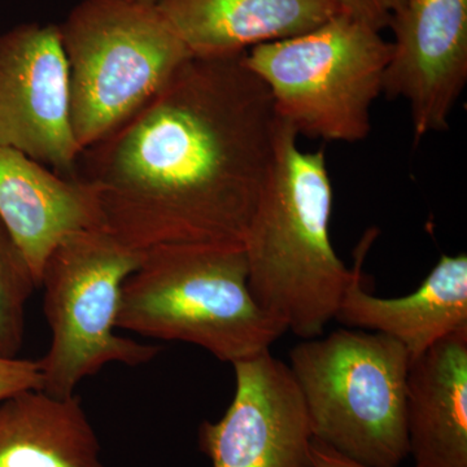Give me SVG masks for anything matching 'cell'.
<instances>
[{"label": "cell", "instance_id": "obj_1", "mask_svg": "<svg viewBox=\"0 0 467 467\" xmlns=\"http://www.w3.org/2000/svg\"><path fill=\"white\" fill-rule=\"evenodd\" d=\"M244 55L187 60L112 133L82 150L101 230L129 250L243 244L275 155L278 116Z\"/></svg>", "mask_w": 467, "mask_h": 467}, {"label": "cell", "instance_id": "obj_2", "mask_svg": "<svg viewBox=\"0 0 467 467\" xmlns=\"http://www.w3.org/2000/svg\"><path fill=\"white\" fill-rule=\"evenodd\" d=\"M278 117L272 171L243 239L252 296L301 339L321 337L355 276L331 243L324 150L306 152Z\"/></svg>", "mask_w": 467, "mask_h": 467}, {"label": "cell", "instance_id": "obj_3", "mask_svg": "<svg viewBox=\"0 0 467 467\" xmlns=\"http://www.w3.org/2000/svg\"><path fill=\"white\" fill-rule=\"evenodd\" d=\"M117 327L192 344L232 365L270 349L287 333L252 296L243 244L144 252L122 287Z\"/></svg>", "mask_w": 467, "mask_h": 467}, {"label": "cell", "instance_id": "obj_4", "mask_svg": "<svg viewBox=\"0 0 467 467\" xmlns=\"http://www.w3.org/2000/svg\"><path fill=\"white\" fill-rule=\"evenodd\" d=\"M288 367L315 441L370 467H400L408 459L410 358L401 343L373 331L340 328L295 346Z\"/></svg>", "mask_w": 467, "mask_h": 467}, {"label": "cell", "instance_id": "obj_5", "mask_svg": "<svg viewBox=\"0 0 467 467\" xmlns=\"http://www.w3.org/2000/svg\"><path fill=\"white\" fill-rule=\"evenodd\" d=\"M58 32L81 152L140 112L192 57L158 7L140 0H81Z\"/></svg>", "mask_w": 467, "mask_h": 467}, {"label": "cell", "instance_id": "obj_6", "mask_svg": "<svg viewBox=\"0 0 467 467\" xmlns=\"http://www.w3.org/2000/svg\"><path fill=\"white\" fill-rule=\"evenodd\" d=\"M389 57L391 42L340 12L308 32L252 47L244 63L299 137L356 143L370 134Z\"/></svg>", "mask_w": 467, "mask_h": 467}, {"label": "cell", "instance_id": "obj_7", "mask_svg": "<svg viewBox=\"0 0 467 467\" xmlns=\"http://www.w3.org/2000/svg\"><path fill=\"white\" fill-rule=\"evenodd\" d=\"M142 257L101 229L67 236L48 256L39 281L51 331L47 353L38 359L43 391L73 396L107 365L140 367L161 352L117 333L122 287Z\"/></svg>", "mask_w": 467, "mask_h": 467}, {"label": "cell", "instance_id": "obj_8", "mask_svg": "<svg viewBox=\"0 0 467 467\" xmlns=\"http://www.w3.org/2000/svg\"><path fill=\"white\" fill-rule=\"evenodd\" d=\"M0 147L76 180L81 150L58 26L21 24L0 36Z\"/></svg>", "mask_w": 467, "mask_h": 467}, {"label": "cell", "instance_id": "obj_9", "mask_svg": "<svg viewBox=\"0 0 467 467\" xmlns=\"http://www.w3.org/2000/svg\"><path fill=\"white\" fill-rule=\"evenodd\" d=\"M233 368L232 404L199 427L212 467H312V426L290 367L267 349Z\"/></svg>", "mask_w": 467, "mask_h": 467}, {"label": "cell", "instance_id": "obj_10", "mask_svg": "<svg viewBox=\"0 0 467 467\" xmlns=\"http://www.w3.org/2000/svg\"><path fill=\"white\" fill-rule=\"evenodd\" d=\"M383 92L408 103L414 140L441 133L467 82V0H401Z\"/></svg>", "mask_w": 467, "mask_h": 467}, {"label": "cell", "instance_id": "obj_11", "mask_svg": "<svg viewBox=\"0 0 467 467\" xmlns=\"http://www.w3.org/2000/svg\"><path fill=\"white\" fill-rule=\"evenodd\" d=\"M377 229H368L355 251V276L335 319L350 328L373 331L398 340L411 359L444 337L467 330V256L441 254L416 291L401 297L376 296L364 287L362 265Z\"/></svg>", "mask_w": 467, "mask_h": 467}, {"label": "cell", "instance_id": "obj_12", "mask_svg": "<svg viewBox=\"0 0 467 467\" xmlns=\"http://www.w3.org/2000/svg\"><path fill=\"white\" fill-rule=\"evenodd\" d=\"M0 220L32 267L36 284L67 236L101 229L94 190L55 173L16 150L0 147Z\"/></svg>", "mask_w": 467, "mask_h": 467}, {"label": "cell", "instance_id": "obj_13", "mask_svg": "<svg viewBox=\"0 0 467 467\" xmlns=\"http://www.w3.org/2000/svg\"><path fill=\"white\" fill-rule=\"evenodd\" d=\"M192 57L243 54L321 26L340 9L331 0H156Z\"/></svg>", "mask_w": 467, "mask_h": 467}, {"label": "cell", "instance_id": "obj_14", "mask_svg": "<svg viewBox=\"0 0 467 467\" xmlns=\"http://www.w3.org/2000/svg\"><path fill=\"white\" fill-rule=\"evenodd\" d=\"M416 467H467V330L411 359L405 395Z\"/></svg>", "mask_w": 467, "mask_h": 467}, {"label": "cell", "instance_id": "obj_15", "mask_svg": "<svg viewBox=\"0 0 467 467\" xmlns=\"http://www.w3.org/2000/svg\"><path fill=\"white\" fill-rule=\"evenodd\" d=\"M0 467L106 466L79 398L33 389L0 402Z\"/></svg>", "mask_w": 467, "mask_h": 467}, {"label": "cell", "instance_id": "obj_16", "mask_svg": "<svg viewBox=\"0 0 467 467\" xmlns=\"http://www.w3.org/2000/svg\"><path fill=\"white\" fill-rule=\"evenodd\" d=\"M36 276L26 257L0 220V356L17 358L26 335V304Z\"/></svg>", "mask_w": 467, "mask_h": 467}, {"label": "cell", "instance_id": "obj_17", "mask_svg": "<svg viewBox=\"0 0 467 467\" xmlns=\"http://www.w3.org/2000/svg\"><path fill=\"white\" fill-rule=\"evenodd\" d=\"M38 361L0 356V402L26 389H41Z\"/></svg>", "mask_w": 467, "mask_h": 467}, {"label": "cell", "instance_id": "obj_18", "mask_svg": "<svg viewBox=\"0 0 467 467\" xmlns=\"http://www.w3.org/2000/svg\"><path fill=\"white\" fill-rule=\"evenodd\" d=\"M340 11L368 24L378 32L389 27L401 0H331Z\"/></svg>", "mask_w": 467, "mask_h": 467}, {"label": "cell", "instance_id": "obj_19", "mask_svg": "<svg viewBox=\"0 0 467 467\" xmlns=\"http://www.w3.org/2000/svg\"><path fill=\"white\" fill-rule=\"evenodd\" d=\"M312 467H370L337 453L327 445L313 439Z\"/></svg>", "mask_w": 467, "mask_h": 467}, {"label": "cell", "instance_id": "obj_20", "mask_svg": "<svg viewBox=\"0 0 467 467\" xmlns=\"http://www.w3.org/2000/svg\"><path fill=\"white\" fill-rule=\"evenodd\" d=\"M140 2L150 3V5H155L156 0H140Z\"/></svg>", "mask_w": 467, "mask_h": 467}]
</instances>
